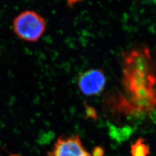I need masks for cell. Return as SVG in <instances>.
<instances>
[{
    "label": "cell",
    "mask_w": 156,
    "mask_h": 156,
    "mask_svg": "<svg viewBox=\"0 0 156 156\" xmlns=\"http://www.w3.org/2000/svg\"><path fill=\"white\" fill-rule=\"evenodd\" d=\"M122 85L124 94L118 93L112 107L126 117L142 116L156 108V64L150 50L140 48L123 56Z\"/></svg>",
    "instance_id": "obj_1"
},
{
    "label": "cell",
    "mask_w": 156,
    "mask_h": 156,
    "mask_svg": "<svg viewBox=\"0 0 156 156\" xmlns=\"http://www.w3.org/2000/svg\"><path fill=\"white\" fill-rule=\"evenodd\" d=\"M47 23L38 12L26 10L19 13L13 21V30L17 37L24 41L36 42L45 34Z\"/></svg>",
    "instance_id": "obj_2"
},
{
    "label": "cell",
    "mask_w": 156,
    "mask_h": 156,
    "mask_svg": "<svg viewBox=\"0 0 156 156\" xmlns=\"http://www.w3.org/2000/svg\"><path fill=\"white\" fill-rule=\"evenodd\" d=\"M48 156H92L82 144L78 135L70 136H60L53 149L47 151Z\"/></svg>",
    "instance_id": "obj_3"
},
{
    "label": "cell",
    "mask_w": 156,
    "mask_h": 156,
    "mask_svg": "<svg viewBox=\"0 0 156 156\" xmlns=\"http://www.w3.org/2000/svg\"><path fill=\"white\" fill-rule=\"evenodd\" d=\"M77 83L82 94L87 96H94L100 94L104 89L106 77L102 70L90 69L79 76Z\"/></svg>",
    "instance_id": "obj_4"
},
{
    "label": "cell",
    "mask_w": 156,
    "mask_h": 156,
    "mask_svg": "<svg viewBox=\"0 0 156 156\" xmlns=\"http://www.w3.org/2000/svg\"><path fill=\"white\" fill-rule=\"evenodd\" d=\"M132 156H147L150 154V147L145 143V140L140 138L131 145Z\"/></svg>",
    "instance_id": "obj_5"
},
{
    "label": "cell",
    "mask_w": 156,
    "mask_h": 156,
    "mask_svg": "<svg viewBox=\"0 0 156 156\" xmlns=\"http://www.w3.org/2000/svg\"><path fill=\"white\" fill-rule=\"evenodd\" d=\"M86 116L90 118H93L96 119L97 118V113L95 111V109L91 106H86Z\"/></svg>",
    "instance_id": "obj_6"
},
{
    "label": "cell",
    "mask_w": 156,
    "mask_h": 156,
    "mask_svg": "<svg viewBox=\"0 0 156 156\" xmlns=\"http://www.w3.org/2000/svg\"><path fill=\"white\" fill-rule=\"evenodd\" d=\"M104 154H105L104 149L100 146H97L95 147L93 152V156H104Z\"/></svg>",
    "instance_id": "obj_7"
},
{
    "label": "cell",
    "mask_w": 156,
    "mask_h": 156,
    "mask_svg": "<svg viewBox=\"0 0 156 156\" xmlns=\"http://www.w3.org/2000/svg\"><path fill=\"white\" fill-rule=\"evenodd\" d=\"M10 156H21L20 155H19V154H11Z\"/></svg>",
    "instance_id": "obj_8"
},
{
    "label": "cell",
    "mask_w": 156,
    "mask_h": 156,
    "mask_svg": "<svg viewBox=\"0 0 156 156\" xmlns=\"http://www.w3.org/2000/svg\"><path fill=\"white\" fill-rule=\"evenodd\" d=\"M0 156H1V151H0Z\"/></svg>",
    "instance_id": "obj_9"
}]
</instances>
